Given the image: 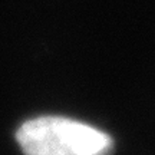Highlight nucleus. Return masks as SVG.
Segmentation results:
<instances>
[{
	"mask_svg": "<svg viewBox=\"0 0 155 155\" xmlns=\"http://www.w3.org/2000/svg\"><path fill=\"white\" fill-rule=\"evenodd\" d=\"M17 142L26 155H108L112 150L105 132L59 116L25 122L17 131Z\"/></svg>",
	"mask_w": 155,
	"mask_h": 155,
	"instance_id": "nucleus-1",
	"label": "nucleus"
}]
</instances>
